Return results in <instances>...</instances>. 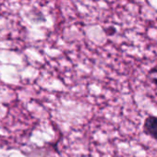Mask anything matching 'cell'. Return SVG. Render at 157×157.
I'll return each mask as SVG.
<instances>
[{
  "label": "cell",
  "mask_w": 157,
  "mask_h": 157,
  "mask_svg": "<svg viewBox=\"0 0 157 157\" xmlns=\"http://www.w3.org/2000/svg\"><path fill=\"white\" fill-rule=\"evenodd\" d=\"M144 131L151 138L157 140V117H149L145 120Z\"/></svg>",
  "instance_id": "obj_1"
},
{
  "label": "cell",
  "mask_w": 157,
  "mask_h": 157,
  "mask_svg": "<svg viewBox=\"0 0 157 157\" xmlns=\"http://www.w3.org/2000/svg\"><path fill=\"white\" fill-rule=\"evenodd\" d=\"M151 78H152V82L157 84V67L153 69H151Z\"/></svg>",
  "instance_id": "obj_2"
}]
</instances>
